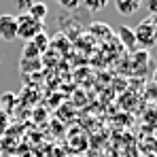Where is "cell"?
Masks as SVG:
<instances>
[{"label": "cell", "mask_w": 157, "mask_h": 157, "mask_svg": "<svg viewBox=\"0 0 157 157\" xmlns=\"http://www.w3.org/2000/svg\"><path fill=\"white\" fill-rule=\"evenodd\" d=\"M155 36H157V30H155V15H149L144 21H140L138 26L134 28V38H136V45H140L142 51L151 49L155 45Z\"/></svg>", "instance_id": "cell-1"}, {"label": "cell", "mask_w": 157, "mask_h": 157, "mask_svg": "<svg viewBox=\"0 0 157 157\" xmlns=\"http://www.w3.org/2000/svg\"><path fill=\"white\" fill-rule=\"evenodd\" d=\"M15 21H17V38H24L26 43L32 40L36 34L45 32V24L34 19V17H30L28 13H19L15 17Z\"/></svg>", "instance_id": "cell-2"}, {"label": "cell", "mask_w": 157, "mask_h": 157, "mask_svg": "<svg viewBox=\"0 0 157 157\" xmlns=\"http://www.w3.org/2000/svg\"><path fill=\"white\" fill-rule=\"evenodd\" d=\"M0 38L4 43H13L17 38V21H15V15H0Z\"/></svg>", "instance_id": "cell-3"}, {"label": "cell", "mask_w": 157, "mask_h": 157, "mask_svg": "<svg viewBox=\"0 0 157 157\" xmlns=\"http://www.w3.org/2000/svg\"><path fill=\"white\" fill-rule=\"evenodd\" d=\"M140 6H142V0H115V9H117L123 17L134 15Z\"/></svg>", "instance_id": "cell-4"}, {"label": "cell", "mask_w": 157, "mask_h": 157, "mask_svg": "<svg viewBox=\"0 0 157 157\" xmlns=\"http://www.w3.org/2000/svg\"><path fill=\"white\" fill-rule=\"evenodd\" d=\"M117 36H119V40L123 43L125 49H134V47H136V38H134V30H132V28L121 26L117 30Z\"/></svg>", "instance_id": "cell-5"}, {"label": "cell", "mask_w": 157, "mask_h": 157, "mask_svg": "<svg viewBox=\"0 0 157 157\" xmlns=\"http://www.w3.org/2000/svg\"><path fill=\"white\" fill-rule=\"evenodd\" d=\"M47 13H49V9H47L45 2H32L30 9H28V15L34 17V19H38V21H43L47 17Z\"/></svg>", "instance_id": "cell-6"}, {"label": "cell", "mask_w": 157, "mask_h": 157, "mask_svg": "<svg viewBox=\"0 0 157 157\" xmlns=\"http://www.w3.org/2000/svg\"><path fill=\"white\" fill-rule=\"evenodd\" d=\"M30 43L38 49V53H45V51H47V47H49V36H47L45 32H40V34H36Z\"/></svg>", "instance_id": "cell-7"}, {"label": "cell", "mask_w": 157, "mask_h": 157, "mask_svg": "<svg viewBox=\"0 0 157 157\" xmlns=\"http://www.w3.org/2000/svg\"><path fill=\"white\" fill-rule=\"evenodd\" d=\"M83 4H85V9H89L91 13H98V11H102L106 4H108V0H81Z\"/></svg>", "instance_id": "cell-8"}, {"label": "cell", "mask_w": 157, "mask_h": 157, "mask_svg": "<svg viewBox=\"0 0 157 157\" xmlns=\"http://www.w3.org/2000/svg\"><path fill=\"white\" fill-rule=\"evenodd\" d=\"M89 30H91V32H100V34H102L100 38H110V34H113V30L108 26H104V24H91Z\"/></svg>", "instance_id": "cell-9"}, {"label": "cell", "mask_w": 157, "mask_h": 157, "mask_svg": "<svg viewBox=\"0 0 157 157\" xmlns=\"http://www.w3.org/2000/svg\"><path fill=\"white\" fill-rule=\"evenodd\" d=\"M38 55H40L38 49L28 40V43H26V51H24V57H21V59H38Z\"/></svg>", "instance_id": "cell-10"}, {"label": "cell", "mask_w": 157, "mask_h": 157, "mask_svg": "<svg viewBox=\"0 0 157 157\" xmlns=\"http://www.w3.org/2000/svg\"><path fill=\"white\" fill-rule=\"evenodd\" d=\"M32 2H34V0H13V4H15L21 13H28V9H30Z\"/></svg>", "instance_id": "cell-11"}, {"label": "cell", "mask_w": 157, "mask_h": 157, "mask_svg": "<svg viewBox=\"0 0 157 157\" xmlns=\"http://www.w3.org/2000/svg\"><path fill=\"white\" fill-rule=\"evenodd\" d=\"M55 2H59V4H62L64 9H77L81 0H55Z\"/></svg>", "instance_id": "cell-12"}]
</instances>
